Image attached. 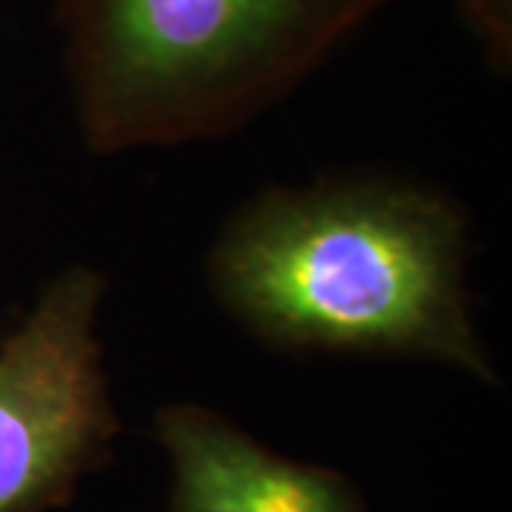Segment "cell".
Returning <instances> with one entry per match:
<instances>
[{"label": "cell", "instance_id": "cell-1", "mask_svg": "<svg viewBox=\"0 0 512 512\" xmlns=\"http://www.w3.org/2000/svg\"><path fill=\"white\" fill-rule=\"evenodd\" d=\"M470 254V220L453 197L362 171L242 202L211 242L205 282L268 348L424 359L498 384Z\"/></svg>", "mask_w": 512, "mask_h": 512}, {"label": "cell", "instance_id": "cell-2", "mask_svg": "<svg viewBox=\"0 0 512 512\" xmlns=\"http://www.w3.org/2000/svg\"><path fill=\"white\" fill-rule=\"evenodd\" d=\"M396 0H57L89 151L231 137L291 97Z\"/></svg>", "mask_w": 512, "mask_h": 512}, {"label": "cell", "instance_id": "cell-3", "mask_svg": "<svg viewBox=\"0 0 512 512\" xmlns=\"http://www.w3.org/2000/svg\"><path fill=\"white\" fill-rule=\"evenodd\" d=\"M106 276L69 265L0 339V512H55L114 458L123 424L100 342Z\"/></svg>", "mask_w": 512, "mask_h": 512}, {"label": "cell", "instance_id": "cell-4", "mask_svg": "<svg viewBox=\"0 0 512 512\" xmlns=\"http://www.w3.org/2000/svg\"><path fill=\"white\" fill-rule=\"evenodd\" d=\"M154 439L171 467L165 512H367L348 473L282 456L208 404L157 407Z\"/></svg>", "mask_w": 512, "mask_h": 512}, {"label": "cell", "instance_id": "cell-5", "mask_svg": "<svg viewBox=\"0 0 512 512\" xmlns=\"http://www.w3.org/2000/svg\"><path fill=\"white\" fill-rule=\"evenodd\" d=\"M456 6L495 72H507L512 63V0H456Z\"/></svg>", "mask_w": 512, "mask_h": 512}]
</instances>
